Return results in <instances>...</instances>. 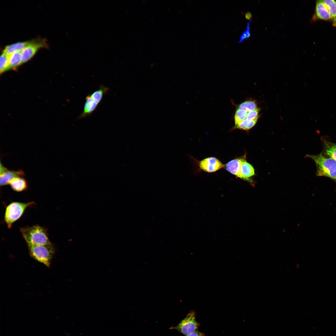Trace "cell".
<instances>
[{
  "instance_id": "cell-1",
  "label": "cell",
  "mask_w": 336,
  "mask_h": 336,
  "mask_svg": "<svg viewBox=\"0 0 336 336\" xmlns=\"http://www.w3.org/2000/svg\"><path fill=\"white\" fill-rule=\"evenodd\" d=\"M20 231L27 245L52 244L49 240L46 230L40 226L22 227Z\"/></svg>"
},
{
  "instance_id": "cell-2",
  "label": "cell",
  "mask_w": 336,
  "mask_h": 336,
  "mask_svg": "<svg viewBox=\"0 0 336 336\" xmlns=\"http://www.w3.org/2000/svg\"><path fill=\"white\" fill-rule=\"evenodd\" d=\"M307 156L312 159L316 164L317 176L328 177L336 181V160L330 157H326L322 153Z\"/></svg>"
},
{
  "instance_id": "cell-3",
  "label": "cell",
  "mask_w": 336,
  "mask_h": 336,
  "mask_svg": "<svg viewBox=\"0 0 336 336\" xmlns=\"http://www.w3.org/2000/svg\"><path fill=\"white\" fill-rule=\"evenodd\" d=\"M30 256L33 259L48 268L55 253L53 245H27Z\"/></svg>"
},
{
  "instance_id": "cell-4",
  "label": "cell",
  "mask_w": 336,
  "mask_h": 336,
  "mask_svg": "<svg viewBox=\"0 0 336 336\" xmlns=\"http://www.w3.org/2000/svg\"><path fill=\"white\" fill-rule=\"evenodd\" d=\"M35 204L34 202H13L8 204L6 207L4 215V220L7 227L11 228L12 224L22 216L26 209Z\"/></svg>"
},
{
  "instance_id": "cell-5",
  "label": "cell",
  "mask_w": 336,
  "mask_h": 336,
  "mask_svg": "<svg viewBox=\"0 0 336 336\" xmlns=\"http://www.w3.org/2000/svg\"><path fill=\"white\" fill-rule=\"evenodd\" d=\"M196 315L194 311H190L178 324L170 329H176L186 336L194 332L199 326V323L196 320Z\"/></svg>"
},
{
  "instance_id": "cell-6",
  "label": "cell",
  "mask_w": 336,
  "mask_h": 336,
  "mask_svg": "<svg viewBox=\"0 0 336 336\" xmlns=\"http://www.w3.org/2000/svg\"><path fill=\"white\" fill-rule=\"evenodd\" d=\"M47 47V44L44 40H32L31 43L21 51L22 64L29 60L40 48Z\"/></svg>"
},
{
  "instance_id": "cell-7",
  "label": "cell",
  "mask_w": 336,
  "mask_h": 336,
  "mask_svg": "<svg viewBox=\"0 0 336 336\" xmlns=\"http://www.w3.org/2000/svg\"><path fill=\"white\" fill-rule=\"evenodd\" d=\"M0 184L1 186L9 184L14 179L19 177H24L25 173L21 170L14 171L8 170L0 163Z\"/></svg>"
},
{
  "instance_id": "cell-8",
  "label": "cell",
  "mask_w": 336,
  "mask_h": 336,
  "mask_svg": "<svg viewBox=\"0 0 336 336\" xmlns=\"http://www.w3.org/2000/svg\"><path fill=\"white\" fill-rule=\"evenodd\" d=\"M319 20L331 23V17L329 11L322 0L316 1L315 12L311 19L312 21Z\"/></svg>"
},
{
  "instance_id": "cell-9",
  "label": "cell",
  "mask_w": 336,
  "mask_h": 336,
  "mask_svg": "<svg viewBox=\"0 0 336 336\" xmlns=\"http://www.w3.org/2000/svg\"><path fill=\"white\" fill-rule=\"evenodd\" d=\"M200 168L208 172H215L224 166L222 162L216 158L209 157L201 160L199 163Z\"/></svg>"
},
{
  "instance_id": "cell-10",
  "label": "cell",
  "mask_w": 336,
  "mask_h": 336,
  "mask_svg": "<svg viewBox=\"0 0 336 336\" xmlns=\"http://www.w3.org/2000/svg\"><path fill=\"white\" fill-rule=\"evenodd\" d=\"M85 100L83 110L79 117V119H82L91 115L99 104L91 98L90 94L86 97Z\"/></svg>"
},
{
  "instance_id": "cell-11",
  "label": "cell",
  "mask_w": 336,
  "mask_h": 336,
  "mask_svg": "<svg viewBox=\"0 0 336 336\" xmlns=\"http://www.w3.org/2000/svg\"><path fill=\"white\" fill-rule=\"evenodd\" d=\"M242 159L237 158L231 161L226 164V170L233 175L241 179L240 167Z\"/></svg>"
},
{
  "instance_id": "cell-12",
  "label": "cell",
  "mask_w": 336,
  "mask_h": 336,
  "mask_svg": "<svg viewBox=\"0 0 336 336\" xmlns=\"http://www.w3.org/2000/svg\"><path fill=\"white\" fill-rule=\"evenodd\" d=\"M11 188L17 192H21L27 190L28 184L24 177H19L13 180L9 184Z\"/></svg>"
},
{
  "instance_id": "cell-13",
  "label": "cell",
  "mask_w": 336,
  "mask_h": 336,
  "mask_svg": "<svg viewBox=\"0 0 336 336\" xmlns=\"http://www.w3.org/2000/svg\"><path fill=\"white\" fill-rule=\"evenodd\" d=\"M240 172L241 179L246 180H249V178L254 174L253 166L243 159L242 160Z\"/></svg>"
},
{
  "instance_id": "cell-14",
  "label": "cell",
  "mask_w": 336,
  "mask_h": 336,
  "mask_svg": "<svg viewBox=\"0 0 336 336\" xmlns=\"http://www.w3.org/2000/svg\"><path fill=\"white\" fill-rule=\"evenodd\" d=\"M31 41L17 42L7 45L5 48L3 52L10 55L16 52L21 51L31 43Z\"/></svg>"
},
{
  "instance_id": "cell-15",
  "label": "cell",
  "mask_w": 336,
  "mask_h": 336,
  "mask_svg": "<svg viewBox=\"0 0 336 336\" xmlns=\"http://www.w3.org/2000/svg\"><path fill=\"white\" fill-rule=\"evenodd\" d=\"M21 64V51L15 52L9 56L8 70L15 69Z\"/></svg>"
},
{
  "instance_id": "cell-16",
  "label": "cell",
  "mask_w": 336,
  "mask_h": 336,
  "mask_svg": "<svg viewBox=\"0 0 336 336\" xmlns=\"http://www.w3.org/2000/svg\"><path fill=\"white\" fill-rule=\"evenodd\" d=\"M324 152L327 155L336 161V143L322 139Z\"/></svg>"
},
{
  "instance_id": "cell-17",
  "label": "cell",
  "mask_w": 336,
  "mask_h": 336,
  "mask_svg": "<svg viewBox=\"0 0 336 336\" xmlns=\"http://www.w3.org/2000/svg\"><path fill=\"white\" fill-rule=\"evenodd\" d=\"M329 10L331 17L332 26L336 27V0H322Z\"/></svg>"
},
{
  "instance_id": "cell-18",
  "label": "cell",
  "mask_w": 336,
  "mask_h": 336,
  "mask_svg": "<svg viewBox=\"0 0 336 336\" xmlns=\"http://www.w3.org/2000/svg\"><path fill=\"white\" fill-rule=\"evenodd\" d=\"M109 90V88L101 85L100 86L99 89L93 92L91 94H90L91 98L99 104L101 101L102 98Z\"/></svg>"
},
{
  "instance_id": "cell-19",
  "label": "cell",
  "mask_w": 336,
  "mask_h": 336,
  "mask_svg": "<svg viewBox=\"0 0 336 336\" xmlns=\"http://www.w3.org/2000/svg\"><path fill=\"white\" fill-rule=\"evenodd\" d=\"M258 119L251 120L247 118L235 125L236 128L244 130H248L252 128L256 124Z\"/></svg>"
},
{
  "instance_id": "cell-20",
  "label": "cell",
  "mask_w": 336,
  "mask_h": 336,
  "mask_svg": "<svg viewBox=\"0 0 336 336\" xmlns=\"http://www.w3.org/2000/svg\"><path fill=\"white\" fill-rule=\"evenodd\" d=\"M10 55L3 52L0 56V72L2 73L8 70Z\"/></svg>"
},
{
  "instance_id": "cell-21",
  "label": "cell",
  "mask_w": 336,
  "mask_h": 336,
  "mask_svg": "<svg viewBox=\"0 0 336 336\" xmlns=\"http://www.w3.org/2000/svg\"><path fill=\"white\" fill-rule=\"evenodd\" d=\"M248 112L244 109L237 108L234 116L235 125L245 119L246 118Z\"/></svg>"
},
{
  "instance_id": "cell-22",
  "label": "cell",
  "mask_w": 336,
  "mask_h": 336,
  "mask_svg": "<svg viewBox=\"0 0 336 336\" xmlns=\"http://www.w3.org/2000/svg\"><path fill=\"white\" fill-rule=\"evenodd\" d=\"M237 108L244 109L249 112L257 108L255 102L253 100H248L241 103Z\"/></svg>"
},
{
  "instance_id": "cell-23",
  "label": "cell",
  "mask_w": 336,
  "mask_h": 336,
  "mask_svg": "<svg viewBox=\"0 0 336 336\" xmlns=\"http://www.w3.org/2000/svg\"><path fill=\"white\" fill-rule=\"evenodd\" d=\"M254 21L251 20L249 21L247 24L246 28L241 35L239 40L237 42L238 44H240L243 42L245 40L250 38L251 36V33L250 31V26L251 23Z\"/></svg>"
},
{
  "instance_id": "cell-24",
  "label": "cell",
  "mask_w": 336,
  "mask_h": 336,
  "mask_svg": "<svg viewBox=\"0 0 336 336\" xmlns=\"http://www.w3.org/2000/svg\"><path fill=\"white\" fill-rule=\"evenodd\" d=\"M259 112V110L258 108L253 110L247 113L246 118L251 120L258 119Z\"/></svg>"
},
{
  "instance_id": "cell-25",
  "label": "cell",
  "mask_w": 336,
  "mask_h": 336,
  "mask_svg": "<svg viewBox=\"0 0 336 336\" xmlns=\"http://www.w3.org/2000/svg\"><path fill=\"white\" fill-rule=\"evenodd\" d=\"M186 336H204V334L198 331H196Z\"/></svg>"
},
{
  "instance_id": "cell-26",
  "label": "cell",
  "mask_w": 336,
  "mask_h": 336,
  "mask_svg": "<svg viewBox=\"0 0 336 336\" xmlns=\"http://www.w3.org/2000/svg\"><path fill=\"white\" fill-rule=\"evenodd\" d=\"M245 17L246 20H249L250 21L251 20L252 17V15L250 12H247L245 13Z\"/></svg>"
}]
</instances>
